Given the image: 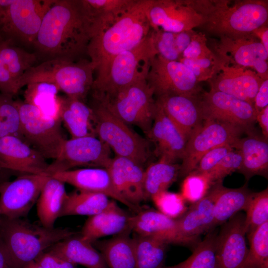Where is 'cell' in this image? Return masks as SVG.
Here are the masks:
<instances>
[{
	"label": "cell",
	"instance_id": "cell-1",
	"mask_svg": "<svg viewBox=\"0 0 268 268\" xmlns=\"http://www.w3.org/2000/svg\"><path fill=\"white\" fill-rule=\"evenodd\" d=\"M91 26L81 0H55L46 13L32 52L39 63L87 58Z\"/></svg>",
	"mask_w": 268,
	"mask_h": 268
},
{
	"label": "cell",
	"instance_id": "cell-2",
	"mask_svg": "<svg viewBox=\"0 0 268 268\" xmlns=\"http://www.w3.org/2000/svg\"><path fill=\"white\" fill-rule=\"evenodd\" d=\"M151 0H135L108 28L93 37L87 56L96 73L92 88L106 77L112 60L120 53L139 44L151 30L147 12Z\"/></svg>",
	"mask_w": 268,
	"mask_h": 268
},
{
	"label": "cell",
	"instance_id": "cell-3",
	"mask_svg": "<svg viewBox=\"0 0 268 268\" xmlns=\"http://www.w3.org/2000/svg\"><path fill=\"white\" fill-rule=\"evenodd\" d=\"M183 0L202 17L199 27L219 37L250 35L268 23L267 0Z\"/></svg>",
	"mask_w": 268,
	"mask_h": 268
},
{
	"label": "cell",
	"instance_id": "cell-4",
	"mask_svg": "<svg viewBox=\"0 0 268 268\" xmlns=\"http://www.w3.org/2000/svg\"><path fill=\"white\" fill-rule=\"evenodd\" d=\"M76 233L68 228H47L23 218L0 216V241L14 268H23L54 244Z\"/></svg>",
	"mask_w": 268,
	"mask_h": 268
},
{
	"label": "cell",
	"instance_id": "cell-5",
	"mask_svg": "<svg viewBox=\"0 0 268 268\" xmlns=\"http://www.w3.org/2000/svg\"><path fill=\"white\" fill-rule=\"evenodd\" d=\"M94 73V67L88 58L76 61L49 60L27 70L21 78V86L47 82L56 85L67 96L84 101L91 90Z\"/></svg>",
	"mask_w": 268,
	"mask_h": 268
},
{
	"label": "cell",
	"instance_id": "cell-6",
	"mask_svg": "<svg viewBox=\"0 0 268 268\" xmlns=\"http://www.w3.org/2000/svg\"><path fill=\"white\" fill-rule=\"evenodd\" d=\"M96 136L116 156L130 159L143 165L152 152L149 141L134 131L103 103L92 98L90 105Z\"/></svg>",
	"mask_w": 268,
	"mask_h": 268
},
{
	"label": "cell",
	"instance_id": "cell-7",
	"mask_svg": "<svg viewBox=\"0 0 268 268\" xmlns=\"http://www.w3.org/2000/svg\"><path fill=\"white\" fill-rule=\"evenodd\" d=\"M54 1L0 0V38L32 52L44 16Z\"/></svg>",
	"mask_w": 268,
	"mask_h": 268
},
{
	"label": "cell",
	"instance_id": "cell-8",
	"mask_svg": "<svg viewBox=\"0 0 268 268\" xmlns=\"http://www.w3.org/2000/svg\"><path fill=\"white\" fill-rule=\"evenodd\" d=\"M150 32L137 46L112 60L106 77L91 89L92 98L110 99L135 81L147 76L150 61L156 56Z\"/></svg>",
	"mask_w": 268,
	"mask_h": 268
},
{
	"label": "cell",
	"instance_id": "cell-9",
	"mask_svg": "<svg viewBox=\"0 0 268 268\" xmlns=\"http://www.w3.org/2000/svg\"><path fill=\"white\" fill-rule=\"evenodd\" d=\"M22 139L46 159H55L66 140L60 118L47 117L36 107L16 100Z\"/></svg>",
	"mask_w": 268,
	"mask_h": 268
},
{
	"label": "cell",
	"instance_id": "cell-10",
	"mask_svg": "<svg viewBox=\"0 0 268 268\" xmlns=\"http://www.w3.org/2000/svg\"><path fill=\"white\" fill-rule=\"evenodd\" d=\"M146 77L141 78L103 103L115 115L128 125L138 127L147 135L154 120L156 101Z\"/></svg>",
	"mask_w": 268,
	"mask_h": 268
},
{
	"label": "cell",
	"instance_id": "cell-11",
	"mask_svg": "<svg viewBox=\"0 0 268 268\" xmlns=\"http://www.w3.org/2000/svg\"><path fill=\"white\" fill-rule=\"evenodd\" d=\"M243 128L214 120H206L186 142L179 176L185 177L197 167L201 158L211 149L233 144L244 133Z\"/></svg>",
	"mask_w": 268,
	"mask_h": 268
},
{
	"label": "cell",
	"instance_id": "cell-12",
	"mask_svg": "<svg viewBox=\"0 0 268 268\" xmlns=\"http://www.w3.org/2000/svg\"><path fill=\"white\" fill-rule=\"evenodd\" d=\"M146 81L156 98L167 95H194L202 91L192 71L179 61L159 55L150 61Z\"/></svg>",
	"mask_w": 268,
	"mask_h": 268
},
{
	"label": "cell",
	"instance_id": "cell-13",
	"mask_svg": "<svg viewBox=\"0 0 268 268\" xmlns=\"http://www.w3.org/2000/svg\"><path fill=\"white\" fill-rule=\"evenodd\" d=\"M112 158L111 149L96 136L66 139L58 157L49 164L47 174L73 169L77 167L107 169Z\"/></svg>",
	"mask_w": 268,
	"mask_h": 268
},
{
	"label": "cell",
	"instance_id": "cell-14",
	"mask_svg": "<svg viewBox=\"0 0 268 268\" xmlns=\"http://www.w3.org/2000/svg\"><path fill=\"white\" fill-rule=\"evenodd\" d=\"M50 177L46 174H21L12 181L4 182L0 187V216L26 217Z\"/></svg>",
	"mask_w": 268,
	"mask_h": 268
},
{
	"label": "cell",
	"instance_id": "cell-15",
	"mask_svg": "<svg viewBox=\"0 0 268 268\" xmlns=\"http://www.w3.org/2000/svg\"><path fill=\"white\" fill-rule=\"evenodd\" d=\"M214 53L228 64L255 70L263 80L268 79V51L252 34L219 37L214 42Z\"/></svg>",
	"mask_w": 268,
	"mask_h": 268
},
{
	"label": "cell",
	"instance_id": "cell-16",
	"mask_svg": "<svg viewBox=\"0 0 268 268\" xmlns=\"http://www.w3.org/2000/svg\"><path fill=\"white\" fill-rule=\"evenodd\" d=\"M204 121L214 120L254 130L257 112L253 104L220 91L210 89L200 95Z\"/></svg>",
	"mask_w": 268,
	"mask_h": 268
},
{
	"label": "cell",
	"instance_id": "cell-17",
	"mask_svg": "<svg viewBox=\"0 0 268 268\" xmlns=\"http://www.w3.org/2000/svg\"><path fill=\"white\" fill-rule=\"evenodd\" d=\"M153 30L177 33L199 27L201 15L183 0H151L147 12Z\"/></svg>",
	"mask_w": 268,
	"mask_h": 268
},
{
	"label": "cell",
	"instance_id": "cell-18",
	"mask_svg": "<svg viewBox=\"0 0 268 268\" xmlns=\"http://www.w3.org/2000/svg\"><path fill=\"white\" fill-rule=\"evenodd\" d=\"M39 64L35 53L0 38V93L14 97L25 72Z\"/></svg>",
	"mask_w": 268,
	"mask_h": 268
},
{
	"label": "cell",
	"instance_id": "cell-19",
	"mask_svg": "<svg viewBox=\"0 0 268 268\" xmlns=\"http://www.w3.org/2000/svg\"><path fill=\"white\" fill-rule=\"evenodd\" d=\"M49 165L38 151L20 137L9 135L0 138V170L48 175Z\"/></svg>",
	"mask_w": 268,
	"mask_h": 268
},
{
	"label": "cell",
	"instance_id": "cell-20",
	"mask_svg": "<svg viewBox=\"0 0 268 268\" xmlns=\"http://www.w3.org/2000/svg\"><path fill=\"white\" fill-rule=\"evenodd\" d=\"M222 225L216 241L217 268H241L248 252L245 214L239 212Z\"/></svg>",
	"mask_w": 268,
	"mask_h": 268
},
{
	"label": "cell",
	"instance_id": "cell-21",
	"mask_svg": "<svg viewBox=\"0 0 268 268\" xmlns=\"http://www.w3.org/2000/svg\"><path fill=\"white\" fill-rule=\"evenodd\" d=\"M263 80L252 69L224 63L218 72L207 81L210 89L254 105L255 96Z\"/></svg>",
	"mask_w": 268,
	"mask_h": 268
},
{
	"label": "cell",
	"instance_id": "cell-22",
	"mask_svg": "<svg viewBox=\"0 0 268 268\" xmlns=\"http://www.w3.org/2000/svg\"><path fill=\"white\" fill-rule=\"evenodd\" d=\"M222 186V182L213 185L202 198L177 218L180 236L187 245L196 243L201 234L212 230L214 203Z\"/></svg>",
	"mask_w": 268,
	"mask_h": 268
},
{
	"label": "cell",
	"instance_id": "cell-23",
	"mask_svg": "<svg viewBox=\"0 0 268 268\" xmlns=\"http://www.w3.org/2000/svg\"><path fill=\"white\" fill-rule=\"evenodd\" d=\"M51 177L75 187L77 190L103 194L127 206L134 213L137 208L123 199L116 191L108 170L103 168H83L56 172Z\"/></svg>",
	"mask_w": 268,
	"mask_h": 268
},
{
	"label": "cell",
	"instance_id": "cell-24",
	"mask_svg": "<svg viewBox=\"0 0 268 268\" xmlns=\"http://www.w3.org/2000/svg\"><path fill=\"white\" fill-rule=\"evenodd\" d=\"M107 169L120 195L133 206L142 208L140 205L145 201V170L142 166L130 159L115 156L112 158Z\"/></svg>",
	"mask_w": 268,
	"mask_h": 268
},
{
	"label": "cell",
	"instance_id": "cell-25",
	"mask_svg": "<svg viewBox=\"0 0 268 268\" xmlns=\"http://www.w3.org/2000/svg\"><path fill=\"white\" fill-rule=\"evenodd\" d=\"M200 94L167 95L156 99L187 141L204 121L200 106Z\"/></svg>",
	"mask_w": 268,
	"mask_h": 268
},
{
	"label": "cell",
	"instance_id": "cell-26",
	"mask_svg": "<svg viewBox=\"0 0 268 268\" xmlns=\"http://www.w3.org/2000/svg\"><path fill=\"white\" fill-rule=\"evenodd\" d=\"M147 136L156 146L159 160L175 163L183 159L187 141L157 101L154 120Z\"/></svg>",
	"mask_w": 268,
	"mask_h": 268
},
{
	"label": "cell",
	"instance_id": "cell-27",
	"mask_svg": "<svg viewBox=\"0 0 268 268\" xmlns=\"http://www.w3.org/2000/svg\"><path fill=\"white\" fill-rule=\"evenodd\" d=\"M130 228L138 235L158 238L168 244L187 245L180 236L177 219L153 209L143 208L132 215Z\"/></svg>",
	"mask_w": 268,
	"mask_h": 268
},
{
	"label": "cell",
	"instance_id": "cell-28",
	"mask_svg": "<svg viewBox=\"0 0 268 268\" xmlns=\"http://www.w3.org/2000/svg\"><path fill=\"white\" fill-rule=\"evenodd\" d=\"M131 215L120 207L115 201L111 200L104 210L88 217L80 234L84 240L92 244L102 237L131 231L130 228Z\"/></svg>",
	"mask_w": 268,
	"mask_h": 268
},
{
	"label": "cell",
	"instance_id": "cell-29",
	"mask_svg": "<svg viewBox=\"0 0 268 268\" xmlns=\"http://www.w3.org/2000/svg\"><path fill=\"white\" fill-rule=\"evenodd\" d=\"M247 136L239 138L233 144L242 157L241 165L238 170L249 180L256 175L268 177V140L254 130L246 133Z\"/></svg>",
	"mask_w": 268,
	"mask_h": 268
},
{
	"label": "cell",
	"instance_id": "cell-30",
	"mask_svg": "<svg viewBox=\"0 0 268 268\" xmlns=\"http://www.w3.org/2000/svg\"><path fill=\"white\" fill-rule=\"evenodd\" d=\"M46 251L87 268H108L101 253L92 243L84 240L80 233L57 243Z\"/></svg>",
	"mask_w": 268,
	"mask_h": 268
},
{
	"label": "cell",
	"instance_id": "cell-31",
	"mask_svg": "<svg viewBox=\"0 0 268 268\" xmlns=\"http://www.w3.org/2000/svg\"><path fill=\"white\" fill-rule=\"evenodd\" d=\"M59 116L71 138L96 136L92 110L84 101L59 96Z\"/></svg>",
	"mask_w": 268,
	"mask_h": 268
},
{
	"label": "cell",
	"instance_id": "cell-32",
	"mask_svg": "<svg viewBox=\"0 0 268 268\" xmlns=\"http://www.w3.org/2000/svg\"><path fill=\"white\" fill-rule=\"evenodd\" d=\"M131 230L92 243L102 255L108 268H135V257Z\"/></svg>",
	"mask_w": 268,
	"mask_h": 268
},
{
	"label": "cell",
	"instance_id": "cell-33",
	"mask_svg": "<svg viewBox=\"0 0 268 268\" xmlns=\"http://www.w3.org/2000/svg\"><path fill=\"white\" fill-rule=\"evenodd\" d=\"M81 0L91 25L92 38L112 25L135 0Z\"/></svg>",
	"mask_w": 268,
	"mask_h": 268
},
{
	"label": "cell",
	"instance_id": "cell-34",
	"mask_svg": "<svg viewBox=\"0 0 268 268\" xmlns=\"http://www.w3.org/2000/svg\"><path fill=\"white\" fill-rule=\"evenodd\" d=\"M65 184L51 177L41 190L36 202V210L40 224L46 227H54L59 218L67 194Z\"/></svg>",
	"mask_w": 268,
	"mask_h": 268
},
{
	"label": "cell",
	"instance_id": "cell-35",
	"mask_svg": "<svg viewBox=\"0 0 268 268\" xmlns=\"http://www.w3.org/2000/svg\"><path fill=\"white\" fill-rule=\"evenodd\" d=\"M253 194L246 185L236 189L222 186L214 203L212 229L222 225L240 211H246Z\"/></svg>",
	"mask_w": 268,
	"mask_h": 268
},
{
	"label": "cell",
	"instance_id": "cell-36",
	"mask_svg": "<svg viewBox=\"0 0 268 268\" xmlns=\"http://www.w3.org/2000/svg\"><path fill=\"white\" fill-rule=\"evenodd\" d=\"M99 193L76 190L67 193L59 217L70 215L91 216L104 210L110 201Z\"/></svg>",
	"mask_w": 268,
	"mask_h": 268
},
{
	"label": "cell",
	"instance_id": "cell-37",
	"mask_svg": "<svg viewBox=\"0 0 268 268\" xmlns=\"http://www.w3.org/2000/svg\"><path fill=\"white\" fill-rule=\"evenodd\" d=\"M180 165L159 160L150 164L144 171V194L145 201L165 191L176 180Z\"/></svg>",
	"mask_w": 268,
	"mask_h": 268
},
{
	"label": "cell",
	"instance_id": "cell-38",
	"mask_svg": "<svg viewBox=\"0 0 268 268\" xmlns=\"http://www.w3.org/2000/svg\"><path fill=\"white\" fill-rule=\"evenodd\" d=\"M24 93V102L38 108L45 116L60 118L59 88L47 82L28 84Z\"/></svg>",
	"mask_w": 268,
	"mask_h": 268
},
{
	"label": "cell",
	"instance_id": "cell-39",
	"mask_svg": "<svg viewBox=\"0 0 268 268\" xmlns=\"http://www.w3.org/2000/svg\"><path fill=\"white\" fill-rule=\"evenodd\" d=\"M133 239L135 268H160L164 266L167 242L158 238L136 234Z\"/></svg>",
	"mask_w": 268,
	"mask_h": 268
},
{
	"label": "cell",
	"instance_id": "cell-40",
	"mask_svg": "<svg viewBox=\"0 0 268 268\" xmlns=\"http://www.w3.org/2000/svg\"><path fill=\"white\" fill-rule=\"evenodd\" d=\"M217 234L214 229L210 230L204 239L195 246L187 259L174 266H164L160 268H217Z\"/></svg>",
	"mask_w": 268,
	"mask_h": 268
},
{
	"label": "cell",
	"instance_id": "cell-41",
	"mask_svg": "<svg viewBox=\"0 0 268 268\" xmlns=\"http://www.w3.org/2000/svg\"><path fill=\"white\" fill-rule=\"evenodd\" d=\"M250 249L241 268L268 266V221L247 235Z\"/></svg>",
	"mask_w": 268,
	"mask_h": 268
},
{
	"label": "cell",
	"instance_id": "cell-42",
	"mask_svg": "<svg viewBox=\"0 0 268 268\" xmlns=\"http://www.w3.org/2000/svg\"><path fill=\"white\" fill-rule=\"evenodd\" d=\"M9 135L21 138L18 108L13 97L0 93V138Z\"/></svg>",
	"mask_w": 268,
	"mask_h": 268
},
{
	"label": "cell",
	"instance_id": "cell-43",
	"mask_svg": "<svg viewBox=\"0 0 268 268\" xmlns=\"http://www.w3.org/2000/svg\"><path fill=\"white\" fill-rule=\"evenodd\" d=\"M245 214V229L248 235L268 221V189L254 193Z\"/></svg>",
	"mask_w": 268,
	"mask_h": 268
},
{
	"label": "cell",
	"instance_id": "cell-44",
	"mask_svg": "<svg viewBox=\"0 0 268 268\" xmlns=\"http://www.w3.org/2000/svg\"><path fill=\"white\" fill-rule=\"evenodd\" d=\"M212 185L207 174L194 170L185 177L181 194L185 201L194 203L202 198Z\"/></svg>",
	"mask_w": 268,
	"mask_h": 268
},
{
	"label": "cell",
	"instance_id": "cell-45",
	"mask_svg": "<svg viewBox=\"0 0 268 268\" xmlns=\"http://www.w3.org/2000/svg\"><path fill=\"white\" fill-rule=\"evenodd\" d=\"M151 200L160 212L174 219L187 210L185 200L181 194L165 191L153 196Z\"/></svg>",
	"mask_w": 268,
	"mask_h": 268
},
{
	"label": "cell",
	"instance_id": "cell-46",
	"mask_svg": "<svg viewBox=\"0 0 268 268\" xmlns=\"http://www.w3.org/2000/svg\"><path fill=\"white\" fill-rule=\"evenodd\" d=\"M193 73L198 82L208 81L220 70L225 61L216 56L201 59L181 58L179 60Z\"/></svg>",
	"mask_w": 268,
	"mask_h": 268
},
{
	"label": "cell",
	"instance_id": "cell-47",
	"mask_svg": "<svg viewBox=\"0 0 268 268\" xmlns=\"http://www.w3.org/2000/svg\"><path fill=\"white\" fill-rule=\"evenodd\" d=\"M150 35L156 55L169 61H179L181 59L175 47V33L151 28Z\"/></svg>",
	"mask_w": 268,
	"mask_h": 268
},
{
	"label": "cell",
	"instance_id": "cell-48",
	"mask_svg": "<svg viewBox=\"0 0 268 268\" xmlns=\"http://www.w3.org/2000/svg\"><path fill=\"white\" fill-rule=\"evenodd\" d=\"M242 162V157L239 150L234 149L227 154L222 160L207 173L213 185L222 182V180L232 172L238 171Z\"/></svg>",
	"mask_w": 268,
	"mask_h": 268
},
{
	"label": "cell",
	"instance_id": "cell-49",
	"mask_svg": "<svg viewBox=\"0 0 268 268\" xmlns=\"http://www.w3.org/2000/svg\"><path fill=\"white\" fill-rule=\"evenodd\" d=\"M216 56L207 45V39L205 34L201 32H195L189 45L183 52L181 58L201 59L214 58Z\"/></svg>",
	"mask_w": 268,
	"mask_h": 268
},
{
	"label": "cell",
	"instance_id": "cell-50",
	"mask_svg": "<svg viewBox=\"0 0 268 268\" xmlns=\"http://www.w3.org/2000/svg\"><path fill=\"white\" fill-rule=\"evenodd\" d=\"M234 149L233 144H225L211 149L201 158L194 170L201 173H208L227 154Z\"/></svg>",
	"mask_w": 268,
	"mask_h": 268
},
{
	"label": "cell",
	"instance_id": "cell-51",
	"mask_svg": "<svg viewBox=\"0 0 268 268\" xmlns=\"http://www.w3.org/2000/svg\"><path fill=\"white\" fill-rule=\"evenodd\" d=\"M35 261L44 268H77L76 265L48 251L41 254Z\"/></svg>",
	"mask_w": 268,
	"mask_h": 268
},
{
	"label": "cell",
	"instance_id": "cell-52",
	"mask_svg": "<svg viewBox=\"0 0 268 268\" xmlns=\"http://www.w3.org/2000/svg\"><path fill=\"white\" fill-rule=\"evenodd\" d=\"M268 79L264 80L260 86L254 100L257 113L268 106Z\"/></svg>",
	"mask_w": 268,
	"mask_h": 268
},
{
	"label": "cell",
	"instance_id": "cell-53",
	"mask_svg": "<svg viewBox=\"0 0 268 268\" xmlns=\"http://www.w3.org/2000/svg\"><path fill=\"white\" fill-rule=\"evenodd\" d=\"M195 32L193 30H190L175 33V47L181 58L183 52L189 45Z\"/></svg>",
	"mask_w": 268,
	"mask_h": 268
},
{
	"label": "cell",
	"instance_id": "cell-54",
	"mask_svg": "<svg viewBox=\"0 0 268 268\" xmlns=\"http://www.w3.org/2000/svg\"><path fill=\"white\" fill-rule=\"evenodd\" d=\"M256 121H258L263 133V135L268 138V106L257 113Z\"/></svg>",
	"mask_w": 268,
	"mask_h": 268
},
{
	"label": "cell",
	"instance_id": "cell-55",
	"mask_svg": "<svg viewBox=\"0 0 268 268\" xmlns=\"http://www.w3.org/2000/svg\"><path fill=\"white\" fill-rule=\"evenodd\" d=\"M252 34L256 37L268 51V26L266 23L252 32Z\"/></svg>",
	"mask_w": 268,
	"mask_h": 268
},
{
	"label": "cell",
	"instance_id": "cell-56",
	"mask_svg": "<svg viewBox=\"0 0 268 268\" xmlns=\"http://www.w3.org/2000/svg\"><path fill=\"white\" fill-rule=\"evenodd\" d=\"M0 268H14L11 265L4 247L0 241Z\"/></svg>",
	"mask_w": 268,
	"mask_h": 268
},
{
	"label": "cell",
	"instance_id": "cell-57",
	"mask_svg": "<svg viewBox=\"0 0 268 268\" xmlns=\"http://www.w3.org/2000/svg\"><path fill=\"white\" fill-rule=\"evenodd\" d=\"M23 268H44L35 261L31 262L25 265Z\"/></svg>",
	"mask_w": 268,
	"mask_h": 268
},
{
	"label": "cell",
	"instance_id": "cell-58",
	"mask_svg": "<svg viewBox=\"0 0 268 268\" xmlns=\"http://www.w3.org/2000/svg\"><path fill=\"white\" fill-rule=\"evenodd\" d=\"M4 171H5L0 170V187L4 182L7 181L5 177L4 176V175L5 173Z\"/></svg>",
	"mask_w": 268,
	"mask_h": 268
}]
</instances>
